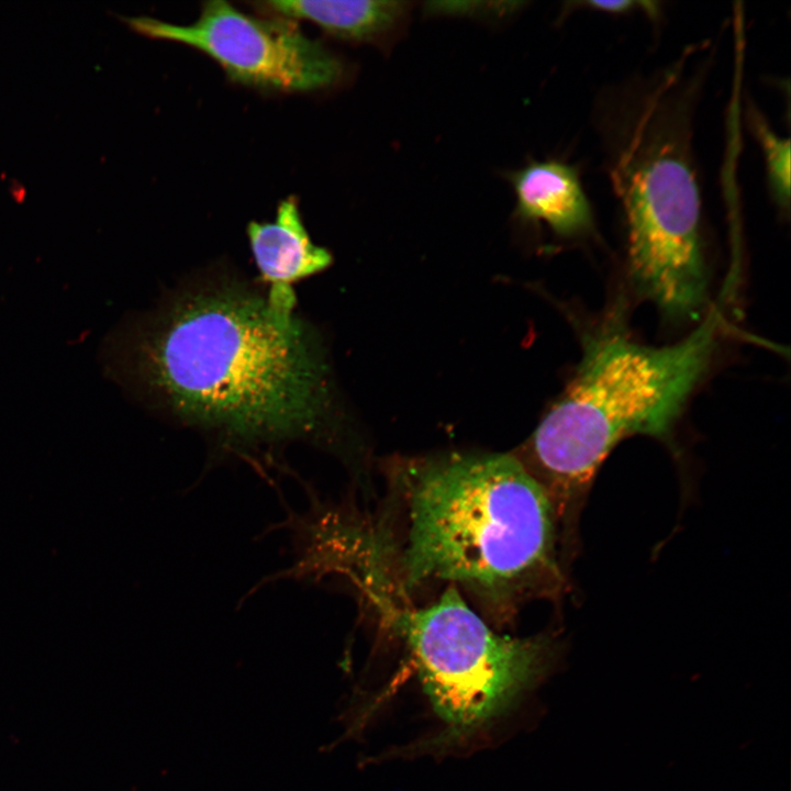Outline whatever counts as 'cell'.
Instances as JSON below:
<instances>
[{"label":"cell","mask_w":791,"mask_h":791,"mask_svg":"<svg viewBox=\"0 0 791 791\" xmlns=\"http://www.w3.org/2000/svg\"><path fill=\"white\" fill-rule=\"evenodd\" d=\"M296 307L208 274L116 327L103 368L148 409L236 453L332 444L343 412L323 345Z\"/></svg>","instance_id":"obj_1"},{"label":"cell","mask_w":791,"mask_h":791,"mask_svg":"<svg viewBox=\"0 0 791 791\" xmlns=\"http://www.w3.org/2000/svg\"><path fill=\"white\" fill-rule=\"evenodd\" d=\"M521 4L516 1H433L426 2L423 10L433 16L500 19L516 12Z\"/></svg>","instance_id":"obj_11"},{"label":"cell","mask_w":791,"mask_h":791,"mask_svg":"<svg viewBox=\"0 0 791 791\" xmlns=\"http://www.w3.org/2000/svg\"><path fill=\"white\" fill-rule=\"evenodd\" d=\"M399 588L461 586L498 610L564 586L562 536L538 482L510 454L404 459L393 472Z\"/></svg>","instance_id":"obj_2"},{"label":"cell","mask_w":791,"mask_h":791,"mask_svg":"<svg viewBox=\"0 0 791 791\" xmlns=\"http://www.w3.org/2000/svg\"><path fill=\"white\" fill-rule=\"evenodd\" d=\"M751 123L766 159L768 183L773 201L784 212L790 202V141L773 133L764 119L753 112Z\"/></svg>","instance_id":"obj_10"},{"label":"cell","mask_w":791,"mask_h":791,"mask_svg":"<svg viewBox=\"0 0 791 791\" xmlns=\"http://www.w3.org/2000/svg\"><path fill=\"white\" fill-rule=\"evenodd\" d=\"M263 14V13H261ZM256 16L223 0L207 1L186 25L147 16L125 20L144 36L180 43L216 62L235 82L267 91L304 92L337 85L345 74L341 58L308 37L297 22Z\"/></svg>","instance_id":"obj_6"},{"label":"cell","mask_w":791,"mask_h":791,"mask_svg":"<svg viewBox=\"0 0 791 791\" xmlns=\"http://www.w3.org/2000/svg\"><path fill=\"white\" fill-rule=\"evenodd\" d=\"M506 177L516 197L519 220L544 222L562 237H577L592 230L590 203L571 165L558 159L531 160Z\"/></svg>","instance_id":"obj_7"},{"label":"cell","mask_w":791,"mask_h":791,"mask_svg":"<svg viewBox=\"0 0 791 791\" xmlns=\"http://www.w3.org/2000/svg\"><path fill=\"white\" fill-rule=\"evenodd\" d=\"M449 586L426 606L381 604L408 646L423 689L449 734L466 735L506 710L552 669L556 640L494 633Z\"/></svg>","instance_id":"obj_5"},{"label":"cell","mask_w":791,"mask_h":791,"mask_svg":"<svg viewBox=\"0 0 791 791\" xmlns=\"http://www.w3.org/2000/svg\"><path fill=\"white\" fill-rule=\"evenodd\" d=\"M410 2L386 0H278L253 2L263 14L309 21L343 41L386 45L405 25Z\"/></svg>","instance_id":"obj_8"},{"label":"cell","mask_w":791,"mask_h":791,"mask_svg":"<svg viewBox=\"0 0 791 791\" xmlns=\"http://www.w3.org/2000/svg\"><path fill=\"white\" fill-rule=\"evenodd\" d=\"M721 308L665 346L642 344L615 324L587 336L572 379L515 456L547 494L566 545L613 448L633 435H671L717 347Z\"/></svg>","instance_id":"obj_3"},{"label":"cell","mask_w":791,"mask_h":791,"mask_svg":"<svg viewBox=\"0 0 791 791\" xmlns=\"http://www.w3.org/2000/svg\"><path fill=\"white\" fill-rule=\"evenodd\" d=\"M586 8L595 11H602L606 13H626L633 10H643L651 16L658 12L656 2L653 1H630V0H615V1H583L581 3Z\"/></svg>","instance_id":"obj_12"},{"label":"cell","mask_w":791,"mask_h":791,"mask_svg":"<svg viewBox=\"0 0 791 791\" xmlns=\"http://www.w3.org/2000/svg\"><path fill=\"white\" fill-rule=\"evenodd\" d=\"M247 237L260 279L268 286L292 287L332 264L331 253L309 236L293 196L279 203L272 222H250Z\"/></svg>","instance_id":"obj_9"},{"label":"cell","mask_w":791,"mask_h":791,"mask_svg":"<svg viewBox=\"0 0 791 791\" xmlns=\"http://www.w3.org/2000/svg\"><path fill=\"white\" fill-rule=\"evenodd\" d=\"M684 57L631 98L611 129L609 171L638 292L669 320H697L708 296L702 199L691 142L694 79Z\"/></svg>","instance_id":"obj_4"}]
</instances>
